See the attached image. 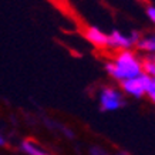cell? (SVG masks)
<instances>
[{
  "mask_svg": "<svg viewBox=\"0 0 155 155\" xmlns=\"http://www.w3.org/2000/svg\"><path fill=\"white\" fill-rule=\"evenodd\" d=\"M104 68L113 80L122 83L142 74V60L132 50H121L113 60L104 64Z\"/></svg>",
  "mask_w": 155,
  "mask_h": 155,
  "instance_id": "1",
  "label": "cell"
},
{
  "mask_svg": "<svg viewBox=\"0 0 155 155\" xmlns=\"http://www.w3.org/2000/svg\"><path fill=\"white\" fill-rule=\"evenodd\" d=\"M98 105L104 113H114L125 105V98L122 91L114 85L103 87L98 93Z\"/></svg>",
  "mask_w": 155,
  "mask_h": 155,
  "instance_id": "2",
  "label": "cell"
},
{
  "mask_svg": "<svg viewBox=\"0 0 155 155\" xmlns=\"http://www.w3.org/2000/svg\"><path fill=\"white\" fill-rule=\"evenodd\" d=\"M120 85H121L120 88H121L124 95H128V97H132L137 100H141L145 95V85H144L142 74L140 77H135V78L122 81V83H120Z\"/></svg>",
  "mask_w": 155,
  "mask_h": 155,
  "instance_id": "3",
  "label": "cell"
},
{
  "mask_svg": "<svg viewBox=\"0 0 155 155\" xmlns=\"http://www.w3.org/2000/svg\"><path fill=\"white\" fill-rule=\"evenodd\" d=\"M132 46H135V41L132 40L130 34H124L120 30H113L108 34V46L107 47L115 48V50H131Z\"/></svg>",
  "mask_w": 155,
  "mask_h": 155,
  "instance_id": "4",
  "label": "cell"
},
{
  "mask_svg": "<svg viewBox=\"0 0 155 155\" xmlns=\"http://www.w3.org/2000/svg\"><path fill=\"white\" fill-rule=\"evenodd\" d=\"M84 37L95 48H105L108 46V34L98 26H88L84 31Z\"/></svg>",
  "mask_w": 155,
  "mask_h": 155,
  "instance_id": "5",
  "label": "cell"
},
{
  "mask_svg": "<svg viewBox=\"0 0 155 155\" xmlns=\"http://www.w3.org/2000/svg\"><path fill=\"white\" fill-rule=\"evenodd\" d=\"M20 148L24 154L27 155H51L48 154L46 150H43L40 145H37L36 142L30 141V140H24L21 144H20Z\"/></svg>",
  "mask_w": 155,
  "mask_h": 155,
  "instance_id": "6",
  "label": "cell"
},
{
  "mask_svg": "<svg viewBox=\"0 0 155 155\" xmlns=\"http://www.w3.org/2000/svg\"><path fill=\"white\" fill-rule=\"evenodd\" d=\"M140 51L148 53V54H155V37L154 36H147L141 37L135 44Z\"/></svg>",
  "mask_w": 155,
  "mask_h": 155,
  "instance_id": "7",
  "label": "cell"
},
{
  "mask_svg": "<svg viewBox=\"0 0 155 155\" xmlns=\"http://www.w3.org/2000/svg\"><path fill=\"white\" fill-rule=\"evenodd\" d=\"M142 73L148 77L155 78V63L152 58H145L142 60Z\"/></svg>",
  "mask_w": 155,
  "mask_h": 155,
  "instance_id": "8",
  "label": "cell"
},
{
  "mask_svg": "<svg viewBox=\"0 0 155 155\" xmlns=\"http://www.w3.org/2000/svg\"><path fill=\"white\" fill-rule=\"evenodd\" d=\"M145 14L148 20H150L152 24H155V5H148L145 7Z\"/></svg>",
  "mask_w": 155,
  "mask_h": 155,
  "instance_id": "9",
  "label": "cell"
},
{
  "mask_svg": "<svg viewBox=\"0 0 155 155\" xmlns=\"http://www.w3.org/2000/svg\"><path fill=\"white\" fill-rule=\"evenodd\" d=\"M90 155H110L105 150H103L101 147H91L90 148ZM117 155H127V154H122V152H120V154Z\"/></svg>",
  "mask_w": 155,
  "mask_h": 155,
  "instance_id": "10",
  "label": "cell"
},
{
  "mask_svg": "<svg viewBox=\"0 0 155 155\" xmlns=\"http://www.w3.org/2000/svg\"><path fill=\"white\" fill-rule=\"evenodd\" d=\"M147 97L151 100V103L155 104V90H152V91H150L148 94H147Z\"/></svg>",
  "mask_w": 155,
  "mask_h": 155,
  "instance_id": "11",
  "label": "cell"
},
{
  "mask_svg": "<svg viewBox=\"0 0 155 155\" xmlns=\"http://www.w3.org/2000/svg\"><path fill=\"white\" fill-rule=\"evenodd\" d=\"M6 145V140L3 135H0V147H5Z\"/></svg>",
  "mask_w": 155,
  "mask_h": 155,
  "instance_id": "12",
  "label": "cell"
},
{
  "mask_svg": "<svg viewBox=\"0 0 155 155\" xmlns=\"http://www.w3.org/2000/svg\"><path fill=\"white\" fill-rule=\"evenodd\" d=\"M137 2H141V3H147L148 0H137Z\"/></svg>",
  "mask_w": 155,
  "mask_h": 155,
  "instance_id": "13",
  "label": "cell"
},
{
  "mask_svg": "<svg viewBox=\"0 0 155 155\" xmlns=\"http://www.w3.org/2000/svg\"><path fill=\"white\" fill-rule=\"evenodd\" d=\"M152 60H154V63H155V54H154V57H152Z\"/></svg>",
  "mask_w": 155,
  "mask_h": 155,
  "instance_id": "14",
  "label": "cell"
},
{
  "mask_svg": "<svg viewBox=\"0 0 155 155\" xmlns=\"http://www.w3.org/2000/svg\"><path fill=\"white\" fill-rule=\"evenodd\" d=\"M154 37H155V36H154Z\"/></svg>",
  "mask_w": 155,
  "mask_h": 155,
  "instance_id": "15",
  "label": "cell"
}]
</instances>
